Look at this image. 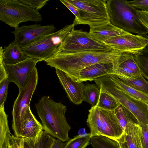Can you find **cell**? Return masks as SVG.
I'll list each match as a JSON object with an SVG mask.
<instances>
[{"label": "cell", "mask_w": 148, "mask_h": 148, "mask_svg": "<svg viewBox=\"0 0 148 148\" xmlns=\"http://www.w3.org/2000/svg\"><path fill=\"white\" fill-rule=\"evenodd\" d=\"M123 53L111 51H84L56 52L44 61L47 65L65 73L74 81L78 82L80 71L96 64L112 63L113 65Z\"/></svg>", "instance_id": "obj_1"}, {"label": "cell", "mask_w": 148, "mask_h": 148, "mask_svg": "<svg viewBox=\"0 0 148 148\" xmlns=\"http://www.w3.org/2000/svg\"><path fill=\"white\" fill-rule=\"evenodd\" d=\"M38 115L47 133L64 142L68 141L71 127L65 116L66 106L44 96L35 105Z\"/></svg>", "instance_id": "obj_2"}, {"label": "cell", "mask_w": 148, "mask_h": 148, "mask_svg": "<svg viewBox=\"0 0 148 148\" xmlns=\"http://www.w3.org/2000/svg\"><path fill=\"white\" fill-rule=\"evenodd\" d=\"M106 7L110 23L124 31L144 36L147 30L137 17L136 9L125 0L107 1Z\"/></svg>", "instance_id": "obj_3"}, {"label": "cell", "mask_w": 148, "mask_h": 148, "mask_svg": "<svg viewBox=\"0 0 148 148\" xmlns=\"http://www.w3.org/2000/svg\"><path fill=\"white\" fill-rule=\"evenodd\" d=\"M76 25H66L62 29L46 35L25 47H21L28 57L45 61L55 53L68 34Z\"/></svg>", "instance_id": "obj_4"}, {"label": "cell", "mask_w": 148, "mask_h": 148, "mask_svg": "<svg viewBox=\"0 0 148 148\" xmlns=\"http://www.w3.org/2000/svg\"><path fill=\"white\" fill-rule=\"evenodd\" d=\"M94 81L101 90L111 95L130 111L139 123L148 125L147 104L121 91L108 75L96 79Z\"/></svg>", "instance_id": "obj_5"}, {"label": "cell", "mask_w": 148, "mask_h": 148, "mask_svg": "<svg viewBox=\"0 0 148 148\" xmlns=\"http://www.w3.org/2000/svg\"><path fill=\"white\" fill-rule=\"evenodd\" d=\"M0 20L16 29L21 23L40 22L42 17L38 11L19 0H0Z\"/></svg>", "instance_id": "obj_6"}, {"label": "cell", "mask_w": 148, "mask_h": 148, "mask_svg": "<svg viewBox=\"0 0 148 148\" xmlns=\"http://www.w3.org/2000/svg\"><path fill=\"white\" fill-rule=\"evenodd\" d=\"M78 9L80 17L75 18L76 25H87L90 27L110 22L106 0H67Z\"/></svg>", "instance_id": "obj_7"}, {"label": "cell", "mask_w": 148, "mask_h": 148, "mask_svg": "<svg viewBox=\"0 0 148 148\" xmlns=\"http://www.w3.org/2000/svg\"><path fill=\"white\" fill-rule=\"evenodd\" d=\"M38 71L34 69L29 80L20 90L15 100L12 112V129L14 135L21 138L23 122L38 84Z\"/></svg>", "instance_id": "obj_8"}, {"label": "cell", "mask_w": 148, "mask_h": 148, "mask_svg": "<svg viewBox=\"0 0 148 148\" xmlns=\"http://www.w3.org/2000/svg\"><path fill=\"white\" fill-rule=\"evenodd\" d=\"M114 51L92 38L88 32L73 28L58 47L56 52Z\"/></svg>", "instance_id": "obj_9"}, {"label": "cell", "mask_w": 148, "mask_h": 148, "mask_svg": "<svg viewBox=\"0 0 148 148\" xmlns=\"http://www.w3.org/2000/svg\"><path fill=\"white\" fill-rule=\"evenodd\" d=\"M103 43L113 50L134 55L145 47L148 39L142 35L130 33L112 37Z\"/></svg>", "instance_id": "obj_10"}, {"label": "cell", "mask_w": 148, "mask_h": 148, "mask_svg": "<svg viewBox=\"0 0 148 148\" xmlns=\"http://www.w3.org/2000/svg\"><path fill=\"white\" fill-rule=\"evenodd\" d=\"M53 24L42 25L35 24L23 25L12 32L15 36L14 42L21 48L26 46L44 36L56 30Z\"/></svg>", "instance_id": "obj_11"}, {"label": "cell", "mask_w": 148, "mask_h": 148, "mask_svg": "<svg viewBox=\"0 0 148 148\" xmlns=\"http://www.w3.org/2000/svg\"><path fill=\"white\" fill-rule=\"evenodd\" d=\"M39 62L40 61L38 59L28 57L14 64H5L8 79L10 82L16 84L20 90L27 82L36 67V64Z\"/></svg>", "instance_id": "obj_12"}, {"label": "cell", "mask_w": 148, "mask_h": 148, "mask_svg": "<svg viewBox=\"0 0 148 148\" xmlns=\"http://www.w3.org/2000/svg\"><path fill=\"white\" fill-rule=\"evenodd\" d=\"M99 109L101 121L100 135L116 141L123 134L124 131L119 124L114 111Z\"/></svg>", "instance_id": "obj_13"}, {"label": "cell", "mask_w": 148, "mask_h": 148, "mask_svg": "<svg viewBox=\"0 0 148 148\" xmlns=\"http://www.w3.org/2000/svg\"><path fill=\"white\" fill-rule=\"evenodd\" d=\"M56 72L70 101L75 105L81 104L83 101L84 84L83 82L74 81L65 73L59 69H56Z\"/></svg>", "instance_id": "obj_14"}, {"label": "cell", "mask_w": 148, "mask_h": 148, "mask_svg": "<svg viewBox=\"0 0 148 148\" xmlns=\"http://www.w3.org/2000/svg\"><path fill=\"white\" fill-rule=\"evenodd\" d=\"M141 127L139 123L129 122L116 141L121 148H143L141 140Z\"/></svg>", "instance_id": "obj_15"}, {"label": "cell", "mask_w": 148, "mask_h": 148, "mask_svg": "<svg viewBox=\"0 0 148 148\" xmlns=\"http://www.w3.org/2000/svg\"><path fill=\"white\" fill-rule=\"evenodd\" d=\"M129 33L114 25L110 22L91 27L88 32L92 38L103 43L112 37Z\"/></svg>", "instance_id": "obj_16"}, {"label": "cell", "mask_w": 148, "mask_h": 148, "mask_svg": "<svg viewBox=\"0 0 148 148\" xmlns=\"http://www.w3.org/2000/svg\"><path fill=\"white\" fill-rule=\"evenodd\" d=\"M114 69L112 63H101L89 66L79 73V82L92 81L110 73Z\"/></svg>", "instance_id": "obj_17"}, {"label": "cell", "mask_w": 148, "mask_h": 148, "mask_svg": "<svg viewBox=\"0 0 148 148\" xmlns=\"http://www.w3.org/2000/svg\"><path fill=\"white\" fill-rule=\"evenodd\" d=\"M43 130L42 124L36 119L29 107L25 114L23 122L21 138H34Z\"/></svg>", "instance_id": "obj_18"}, {"label": "cell", "mask_w": 148, "mask_h": 148, "mask_svg": "<svg viewBox=\"0 0 148 148\" xmlns=\"http://www.w3.org/2000/svg\"><path fill=\"white\" fill-rule=\"evenodd\" d=\"M23 139V148H52L57 140L43 130L34 138Z\"/></svg>", "instance_id": "obj_19"}, {"label": "cell", "mask_w": 148, "mask_h": 148, "mask_svg": "<svg viewBox=\"0 0 148 148\" xmlns=\"http://www.w3.org/2000/svg\"><path fill=\"white\" fill-rule=\"evenodd\" d=\"M3 56L5 64L8 65L18 63L28 57L23 52L21 48L14 41L4 47Z\"/></svg>", "instance_id": "obj_20"}, {"label": "cell", "mask_w": 148, "mask_h": 148, "mask_svg": "<svg viewBox=\"0 0 148 148\" xmlns=\"http://www.w3.org/2000/svg\"><path fill=\"white\" fill-rule=\"evenodd\" d=\"M112 74L127 86L137 90L148 94V81L141 75L136 78L131 77L112 71Z\"/></svg>", "instance_id": "obj_21"}, {"label": "cell", "mask_w": 148, "mask_h": 148, "mask_svg": "<svg viewBox=\"0 0 148 148\" xmlns=\"http://www.w3.org/2000/svg\"><path fill=\"white\" fill-rule=\"evenodd\" d=\"M4 106V104L0 106V148H8L12 136Z\"/></svg>", "instance_id": "obj_22"}, {"label": "cell", "mask_w": 148, "mask_h": 148, "mask_svg": "<svg viewBox=\"0 0 148 148\" xmlns=\"http://www.w3.org/2000/svg\"><path fill=\"white\" fill-rule=\"evenodd\" d=\"M116 86L130 96L148 105V94L137 90L126 85L112 74L108 75Z\"/></svg>", "instance_id": "obj_23"}, {"label": "cell", "mask_w": 148, "mask_h": 148, "mask_svg": "<svg viewBox=\"0 0 148 148\" xmlns=\"http://www.w3.org/2000/svg\"><path fill=\"white\" fill-rule=\"evenodd\" d=\"M88 111L86 123L91 135L92 136L100 135L101 121L99 108L97 106L91 107Z\"/></svg>", "instance_id": "obj_24"}, {"label": "cell", "mask_w": 148, "mask_h": 148, "mask_svg": "<svg viewBox=\"0 0 148 148\" xmlns=\"http://www.w3.org/2000/svg\"><path fill=\"white\" fill-rule=\"evenodd\" d=\"M100 92L99 88L96 84H88L84 88L83 99L92 106H97L99 98Z\"/></svg>", "instance_id": "obj_25"}, {"label": "cell", "mask_w": 148, "mask_h": 148, "mask_svg": "<svg viewBox=\"0 0 148 148\" xmlns=\"http://www.w3.org/2000/svg\"><path fill=\"white\" fill-rule=\"evenodd\" d=\"M125 66L129 69L136 76H139L141 75L134 59L133 54L131 53H123L117 58L114 65Z\"/></svg>", "instance_id": "obj_26"}, {"label": "cell", "mask_w": 148, "mask_h": 148, "mask_svg": "<svg viewBox=\"0 0 148 148\" xmlns=\"http://www.w3.org/2000/svg\"><path fill=\"white\" fill-rule=\"evenodd\" d=\"M133 56L140 74L148 80V49L144 48Z\"/></svg>", "instance_id": "obj_27"}, {"label": "cell", "mask_w": 148, "mask_h": 148, "mask_svg": "<svg viewBox=\"0 0 148 148\" xmlns=\"http://www.w3.org/2000/svg\"><path fill=\"white\" fill-rule=\"evenodd\" d=\"M114 112L123 131L128 123H139L134 115L121 104L115 110Z\"/></svg>", "instance_id": "obj_28"}, {"label": "cell", "mask_w": 148, "mask_h": 148, "mask_svg": "<svg viewBox=\"0 0 148 148\" xmlns=\"http://www.w3.org/2000/svg\"><path fill=\"white\" fill-rule=\"evenodd\" d=\"M99 98L97 106L103 109L114 111L121 104L113 97L100 89Z\"/></svg>", "instance_id": "obj_29"}, {"label": "cell", "mask_w": 148, "mask_h": 148, "mask_svg": "<svg viewBox=\"0 0 148 148\" xmlns=\"http://www.w3.org/2000/svg\"><path fill=\"white\" fill-rule=\"evenodd\" d=\"M90 144L92 148H121L116 141L102 135L92 136Z\"/></svg>", "instance_id": "obj_30"}, {"label": "cell", "mask_w": 148, "mask_h": 148, "mask_svg": "<svg viewBox=\"0 0 148 148\" xmlns=\"http://www.w3.org/2000/svg\"><path fill=\"white\" fill-rule=\"evenodd\" d=\"M91 137L90 132L84 136L77 135L69 139L63 148H86L90 144Z\"/></svg>", "instance_id": "obj_31"}, {"label": "cell", "mask_w": 148, "mask_h": 148, "mask_svg": "<svg viewBox=\"0 0 148 148\" xmlns=\"http://www.w3.org/2000/svg\"><path fill=\"white\" fill-rule=\"evenodd\" d=\"M10 82L8 79L0 82V106L4 104L6 100L8 86Z\"/></svg>", "instance_id": "obj_32"}, {"label": "cell", "mask_w": 148, "mask_h": 148, "mask_svg": "<svg viewBox=\"0 0 148 148\" xmlns=\"http://www.w3.org/2000/svg\"><path fill=\"white\" fill-rule=\"evenodd\" d=\"M22 3L29 5L38 11L44 6L49 0H19Z\"/></svg>", "instance_id": "obj_33"}, {"label": "cell", "mask_w": 148, "mask_h": 148, "mask_svg": "<svg viewBox=\"0 0 148 148\" xmlns=\"http://www.w3.org/2000/svg\"><path fill=\"white\" fill-rule=\"evenodd\" d=\"M128 3L131 6L139 10L148 11V0H136L128 1Z\"/></svg>", "instance_id": "obj_34"}, {"label": "cell", "mask_w": 148, "mask_h": 148, "mask_svg": "<svg viewBox=\"0 0 148 148\" xmlns=\"http://www.w3.org/2000/svg\"><path fill=\"white\" fill-rule=\"evenodd\" d=\"M136 13L140 22L146 29L148 34V11L136 9Z\"/></svg>", "instance_id": "obj_35"}, {"label": "cell", "mask_w": 148, "mask_h": 148, "mask_svg": "<svg viewBox=\"0 0 148 148\" xmlns=\"http://www.w3.org/2000/svg\"><path fill=\"white\" fill-rule=\"evenodd\" d=\"M141 127V140L143 148H148V125L139 123Z\"/></svg>", "instance_id": "obj_36"}, {"label": "cell", "mask_w": 148, "mask_h": 148, "mask_svg": "<svg viewBox=\"0 0 148 148\" xmlns=\"http://www.w3.org/2000/svg\"><path fill=\"white\" fill-rule=\"evenodd\" d=\"M3 49L0 48V82L8 79V75L3 56Z\"/></svg>", "instance_id": "obj_37"}, {"label": "cell", "mask_w": 148, "mask_h": 148, "mask_svg": "<svg viewBox=\"0 0 148 148\" xmlns=\"http://www.w3.org/2000/svg\"><path fill=\"white\" fill-rule=\"evenodd\" d=\"M24 139L12 134L10 144L12 148H23Z\"/></svg>", "instance_id": "obj_38"}, {"label": "cell", "mask_w": 148, "mask_h": 148, "mask_svg": "<svg viewBox=\"0 0 148 148\" xmlns=\"http://www.w3.org/2000/svg\"><path fill=\"white\" fill-rule=\"evenodd\" d=\"M66 6L75 16V18H78L80 17L78 9L75 6L69 2L67 0H60V1Z\"/></svg>", "instance_id": "obj_39"}, {"label": "cell", "mask_w": 148, "mask_h": 148, "mask_svg": "<svg viewBox=\"0 0 148 148\" xmlns=\"http://www.w3.org/2000/svg\"><path fill=\"white\" fill-rule=\"evenodd\" d=\"M65 143L61 140L57 139L52 148H63Z\"/></svg>", "instance_id": "obj_40"}, {"label": "cell", "mask_w": 148, "mask_h": 148, "mask_svg": "<svg viewBox=\"0 0 148 148\" xmlns=\"http://www.w3.org/2000/svg\"><path fill=\"white\" fill-rule=\"evenodd\" d=\"M78 133L79 135L81 136H84L87 134H85L86 132L84 128L81 129L79 130V131Z\"/></svg>", "instance_id": "obj_41"}, {"label": "cell", "mask_w": 148, "mask_h": 148, "mask_svg": "<svg viewBox=\"0 0 148 148\" xmlns=\"http://www.w3.org/2000/svg\"><path fill=\"white\" fill-rule=\"evenodd\" d=\"M143 36L148 39V36L147 35H144ZM145 48L148 49V43L147 44V45Z\"/></svg>", "instance_id": "obj_42"}, {"label": "cell", "mask_w": 148, "mask_h": 148, "mask_svg": "<svg viewBox=\"0 0 148 148\" xmlns=\"http://www.w3.org/2000/svg\"><path fill=\"white\" fill-rule=\"evenodd\" d=\"M8 148H12L11 146L10 145V144L8 146Z\"/></svg>", "instance_id": "obj_43"}, {"label": "cell", "mask_w": 148, "mask_h": 148, "mask_svg": "<svg viewBox=\"0 0 148 148\" xmlns=\"http://www.w3.org/2000/svg\"><path fill=\"white\" fill-rule=\"evenodd\" d=\"M147 109L148 111V105H147Z\"/></svg>", "instance_id": "obj_44"}]
</instances>
